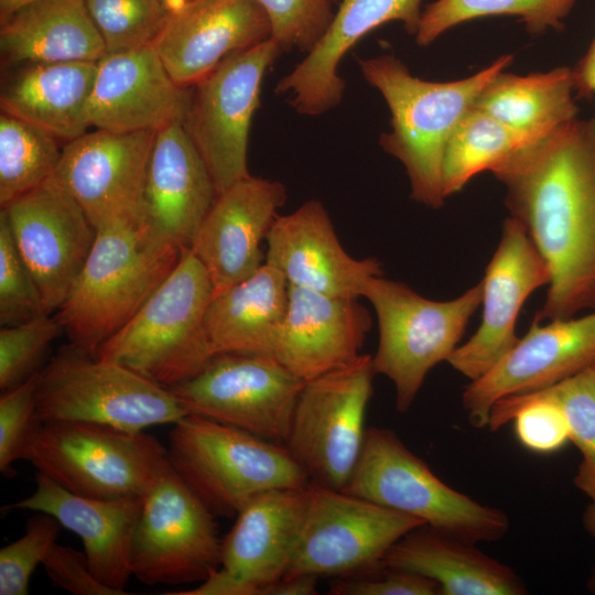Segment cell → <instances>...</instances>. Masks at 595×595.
<instances>
[{
    "label": "cell",
    "mask_w": 595,
    "mask_h": 595,
    "mask_svg": "<svg viewBox=\"0 0 595 595\" xmlns=\"http://www.w3.org/2000/svg\"><path fill=\"white\" fill-rule=\"evenodd\" d=\"M490 172L551 271L534 322L595 310V116L516 150Z\"/></svg>",
    "instance_id": "6da1fadb"
},
{
    "label": "cell",
    "mask_w": 595,
    "mask_h": 595,
    "mask_svg": "<svg viewBox=\"0 0 595 595\" xmlns=\"http://www.w3.org/2000/svg\"><path fill=\"white\" fill-rule=\"evenodd\" d=\"M512 60L501 55L469 77L429 82L413 76L393 55L358 58L363 77L381 94L391 116L390 130L379 143L404 166L413 201L432 209L442 207L448 139L483 88Z\"/></svg>",
    "instance_id": "7a4b0ae2"
},
{
    "label": "cell",
    "mask_w": 595,
    "mask_h": 595,
    "mask_svg": "<svg viewBox=\"0 0 595 595\" xmlns=\"http://www.w3.org/2000/svg\"><path fill=\"white\" fill-rule=\"evenodd\" d=\"M182 255L150 229L141 208L97 228L87 261L57 310L72 345L95 355L140 310Z\"/></svg>",
    "instance_id": "3957f363"
},
{
    "label": "cell",
    "mask_w": 595,
    "mask_h": 595,
    "mask_svg": "<svg viewBox=\"0 0 595 595\" xmlns=\"http://www.w3.org/2000/svg\"><path fill=\"white\" fill-rule=\"evenodd\" d=\"M214 296L191 249L132 318L95 353L171 388L198 374L214 356L206 326Z\"/></svg>",
    "instance_id": "277c9868"
},
{
    "label": "cell",
    "mask_w": 595,
    "mask_h": 595,
    "mask_svg": "<svg viewBox=\"0 0 595 595\" xmlns=\"http://www.w3.org/2000/svg\"><path fill=\"white\" fill-rule=\"evenodd\" d=\"M166 450L172 469L215 517H236L263 491L310 484L284 445L196 414L173 423Z\"/></svg>",
    "instance_id": "5b68a950"
},
{
    "label": "cell",
    "mask_w": 595,
    "mask_h": 595,
    "mask_svg": "<svg viewBox=\"0 0 595 595\" xmlns=\"http://www.w3.org/2000/svg\"><path fill=\"white\" fill-rule=\"evenodd\" d=\"M343 491L412 516L444 534L478 543L502 539L509 518L443 483L386 428L370 426Z\"/></svg>",
    "instance_id": "8992f818"
},
{
    "label": "cell",
    "mask_w": 595,
    "mask_h": 595,
    "mask_svg": "<svg viewBox=\"0 0 595 595\" xmlns=\"http://www.w3.org/2000/svg\"><path fill=\"white\" fill-rule=\"evenodd\" d=\"M63 488L90 498H143L170 467L167 450L145 433L80 422H44L24 458Z\"/></svg>",
    "instance_id": "52a82bcc"
},
{
    "label": "cell",
    "mask_w": 595,
    "mask_h": 595,
    "mask_svg": "<svg viewBox=\"0 0 595 595\" xmlns=\"http://www.w3.org/2000/svg\"><path fill=\"white\" fill-rule=\"evenodd\" d=\"M383 274L368 278L360 296L372 305L379 329L372 356L376 374L394 386L396 409L407 412L429 371L447 361L461 345L466 327L482 303V282L448 301L426 299L405 283Z\"/></svg>",
    "instance_id": "ba28073f"
},
{
    "label": "cell",
    "mask_w": 595,
    "mask_h": 595,
    "mask_svg": "<svg viewBox=\"0 0 595 595\" xmlns=\"http://www.w3.org/2000/svg\"><path fill=\"white\" fill-rule=\"evenodd\" d=\"M186 414L170 388L73 345L39 372L36 415L43 423L80 421L141 432Z\"/></svg>",
    "instance_id": "9c48e42d"
},
{
    "label": "cell",
    "mask_w": 595,
    "mask_h": 595,
    "mask_svg": "<svg viewBox=\"0 0 595 595\" xmlns=\"http://www.w3.org/2000/svg\"><path fill=\"white\" fill-rule=\"evenodd\" d=\"M376 375L372 356L305 381L285 447L311 484L343 490L360 456Z\"/></svg>",
    "instance_id": "30bf717a"
},
{
    "label": "cell",
    "mask_w": 595,
    "mask_h": 595,
    "mask_svg": "<svg viewBox=\"0 0 595 595\" xmlns=\"http://www.w3.org/2000/svg\"><path fill=\"white\" fill-rule=\"evenodd\" d=\"M282 52L273 39L219 63L192 89L183 126L203 158L217 195L250 176L249 131L260 106L263 77Z\"/></svg>",
    "instance_id": "8fae6325"
},
{
    "label": "cell",
    "mask_w": 595,
    "mask_h": 595,
    "mask_svg": "<svg viewBox=\"0 0 595 595\" xmlns=\"http://www.w3.org/2000/svg\"><path fill=\"white\" fill-rule=\"evenodd\" d=\"M421 520L343 490L307 486V502L284 576H349L382 566L390 548Z\"/></svg>",
    "instance_id": "7c38bea8"
},
{
    "label": "cell",
    "mask_w": 595,
    "mask_h": 595,
    "mask_svg": "<svg viewBox=\"0 0 595 595\" xmlns=\"http://www.w3.org/2000/svg\"><path fill=\"white\" fill-rule=\"evenodd\" d=\"M304 383L272 356L218 354L170 390L190 414L285 446Z\"/></svg>",
    "instance_id": "4fadbf2b"
},
{
    "label": "cell",
    "mask_w": 595,
    "mask_h": 595,
    "mask_svg": "<svg viewBox=\"0 0 595 595\" xmlns=\"http://www.w3.org/2000/svg\"><path fill=\"white\" fill-rule=\"evenodd\" d=\"M215 518L170 466L143 497L132 540V576L151 586L206 580L221 564Z\"/></svg>",
    "instance_id": "5bb4252c"
},
{
    "label": "cell",
    "mask_w": 595,
    "mask_h": 595,
    "mask_svg": "<svg viewBox=\"0 0 595 595\" xmlns=\"http://www.w3.org/2000/svg\"><path fill=\"white\" fill-rule=\"evenodd\" d=\"M1 213L47 312L58 310L87 261L97 229L53 177Z\"/></svg>",
    "instance_id": "9a60e30c"
},
{
    "label": "cell",
    "mask_w": 595,
    "mask_h": 595,
    "mask_svg": "<svg viewBox=\"0 0 595 595\" xmlns=\"http://www.w3.org/2000/svg\"><path fill=\"white\" fill-rule=\"evenodd\" d=\"M595 364V310L583 316L532 321L527 333L485 375L472 380L462 403L474 428L488 426L500 399L538 391Z\"/></svg>",
    "instance_id": "2e32d148"
},
{
    "label": "cell",
    "mask_w": 595,
    "mask_h": 595,
    "mask_svg": "<svg viewBox=\"0 0 595 595\" xmlns=\"http://www.w3.org/2000/svg\"><path fill=\"white\" fill-rule=\"evenodd\" d=\"M480 282L479 326L447 359L470 381L490 370L518 343L516 323L523 303L551 282L545 259L523 226L510 216L502 223L500 240Z\"/></svg>",
    "instance_id": "e0dca14e"
},
{
    "label": "cell",
    "mask_w": 595,
    "mask_h": 595,
    "mask_svg": "<svg viewBox=\"0 0 595 595\" xmlns=\"http://www.w3.org/2000/svg\"><path fill=\"white\" fill-rule=\"evenodd\" d=\"M155 131L95 129L67 142L53 178L97 229L141 208Z\"/></svg>",
    "instance_id": "ac0fdd59"
},
{
    "label": "cell",
    "mask_w": 595,
    "mask_h": 595,
    "mask_svg": "<svg viewBox=\"0 0 595 595\" xmlns=\"http://www.w3.org/2000/svg\"><path fill=\"white\" fill-rule=\"evenodd\" d=\"M285 201L281 182L252 175L216 196L191 247L209 275L214 295L264 264L261 244Z\"/></svg>",
    "instance_id": "d6986e66"
},
{
    "label": "cell",
    "mask_w": 595,
    "mask_h": 595,
    "mask_svg": "<svg viewBox=\"0 0 595 595\" xmlns=\"http://www.w3.org/2000/svg\"><path fill=\"white\" fill-rule=\"evenodd\" d=\"M192 89L172 78L153 46L107 54L97 63L88 119L95 129L156 131L183 122Z\"/></svg>",
    "instance_id": "ffe728a7"
},
{
    "label": "cell",
    "mask_w": 595,
    "mask_h": 595,
    "mask_svg": "<svg viewBox=\"0 0 595 595\" xmlns=\"http://www.w3.org/2000/svg\"><path fill=\"white\" fill-rule=\"evenodd\" d=\"M266 262L292 286L345 298H359L364 282L383 274L375 258L356 259L340 245L331 217L318 199L278 215L267 238Z\"/></svg>",
    "instance_id": "44dd1931"
},
{
    "label": "cell",
    "mask_w": 595,
    "mask_h": 595,
    "mask_svg": "<svg viewBox=\"0 0 595 595\" xmlns=\"http://www.w3.org/2000/svg\"><path fill=\"white\" fill-rule=\"evenodd\" d=\"M270 37L255 0H197L171 12L152 46L176 83L193 86L228 56Z\"/></svg>",
    "instance_id": "7402d4cb"
},
{
    "label": "cell",
    "mask_w": 595,
    "mask_h": 595,
    "mask_svg": "<svg viewBox=\"0 0 595 595\" xmlns=\"http://www.w3.org/2000/svg\"><path fill=\"white\" fill-rule=\"evenodd\" d=\"M216 196L183 122L156 130L141 196V214L150 229L183 251L191 249Z\"/></svg>",
    "instance_id": "603a6c76"
},
{
    "label": "cell",
    "mask_w": 595,
    "mask_h": 595,
    "mask_svg": "<svg viewBox=\"0 0 595 595\" xmlns=\"http://www.w3.org/2000/svg\"><path fill=\"white\" fill-rule=\"evenodd\" d=\"M422 0H340L337 11L315 46L275 86L289 95L293 109L304 116H318L338 106L345 82L338 66L345 54L367 33L381 24L399 21L415 35Z\"/></svg>",
    "instance_id": "cb8c5ba5"
},
{
    "label": "cell",
    "mask_w": 595,
    "mask_h": 595,
    "mask_svg": "<svg viewBox=\"0 0 595 595\" xmlns=\"http://www.w3.org/2000/svg\"><path fill=\"white\" fill-rule=\"evenodd\" d=\"M32 495L3 507L44 512L74 532L84 545L90 569L108 587L127 594L132 576L131 549L143 498L97 499L74 494L36 472Z\"/></svg>",
    "instance_id": "d4e9b609"
},
{
    "label": "cell",
    "mask_w": 595,
    "mask_h": 595,
    "mask_svg": "<svg viewBox=\"0 0 595 595\" xmlns=\"http://www.w3.org/2000/svg\"><path fill=\"white\" fill-rule=\"evenodd\" d=\"M371 324L358 298L290 285L288 311L273 357L302 380H311L360 356Z\"/></svg>",
    "instance_id": "484cf974"
},
{
    "label": "cell",
    "mask_w": 595,
    "mask_h": 595,
    "mask_svg": "<svg viewBox=\"0 0 595 595\" xmlns=\"http://www.w3.org/2000/svg\"><path fill=\"white\" fill-rule=\"evenodd\" d=\"M307 486L255 496L221 539L220 567L252 586L257 595L289 569L304 519Z\"/></svg>",
    "instance_id": "4316f807"
},
{
    "label": "cell",
    "mask_w": 595,
    "mask_h": 595,
    "mask_svg": "<svg viewBox=\"0 0 595 595\" xmlns=\"http://www.w3.org/2000/svg\"><path fill=\"white\" fill-rule=\"evenodd\" d=\"M11 68L1 88V112L33 123L66 143L91 127L88 105L97 63H36Z\"/></svg>",
    "instance_id": "83f0119b"
},
{
    "label": "cell",
    "mask_w": 595,
    "mask_h": 595,
    "mask_svg": "<svg viewBox=\"0 0 595 595\" xmlns=\"http://www.w3.org/2000/svg\"><path fill=\"white\" fill-rule=\"evenodd\" d=\"M0 53L8 67L95 62L107 55L84 0H33L0 20Z\"/></svg>",
    "instance_id": "f1b7e54d"
},
{
    "label": "cell",
    "mask_w": 595,
    "mask_h": 595,
    "mask_svg": "<svg viewBox=\"0 0 595 595\" xmlns=\"http://www.w3.org/2000/svg\"><path fill=\"white\" fill-rule=\"evenodd\" d=\"M383 566L405 570L435 581L441 595H524L527 586L508 565L474 543L421 526L397 541Z\"/></svg>",
    "instance_id": "f546056e"
},
{
    "label": "cell",
    "mask_w": 595,
    "mask_h": 595,
    "mask_svg": "<svg viewBox=\"0 0 595 595\" xmlns=\"http://www.w3.org/2000/svg\"><path fill=\"white\" fill-rule=\"evenodd\" d=\"M290 284L264 264L246 280L213 296L206 316L214 356H272L286 315Z\"/></svg>",
    "instance_id": "4dcf8cb0"
},
{
    "label": "cell",
    "mask_w": 595,
    "mask_h": 595,
    "mask_svg": "<svg viewBox=\"0 0 595 595\" xmlns=\"http://www.w3.org/2000/svg\"><path fill=\"white\" fill-rule=\"evenodd\" d=\"M574 90L573 71L566 66L528 75L502 71L483 88L473 107L541 139L577 117Z\"/></svg>",
    "instance_id": "1f68e13d"
},
{
    "label": "cell",
    "mask_w": 595,
    "mask_h": 595,
    "mask_svg": "<svg viewBox=\"0 0 595 595\" xmlns=\"http://www.w3.org/2000/svg\"><path fill=\"white\" fill-rule=\"evenodd\" d=\"M534 139L472 107L451 134L443 159L445 198L462 191L483 171Z\"/></svg>",
    "instance_id": "d6a6232c"
},
{
    "label": "cell",
    "mask_w": 595,
    "mask_h": 595,
    "mask_svg": "<svg viewBox=\"0 0 595 595\" xmlns=\"http://www.w3.org/2000/svg\"><path fill=\"white\" fill-rule=\"evenodd\" d=\"M62 149L58 139L46 130L1 112V208L52 178L58 165Z\"/></svg>",
    "instance_id": "836d02e7"
},
{
    "label": "cell",
    "mask_w": 595,
    "mask_h": 595,
    "mask_svg": "<svg viewBox=\"0 0 595 595\" xmlns=\"http://www.w3.org/2000/svg\"><path fill=\"white\" fill-rule=\"evenodd\" d=\"M576 0H436L422 11L415 42L428 46L455 25L473 19L516 17L528 32L561 30Z\"/></svg>",
    "instance_id": "e575fe53"
},
{
    "label": "cell",
    "mask_w": 595,
    "mask_h": 595,
    "mask_svg": "<svg viewBox=\"0 0 595 595\" xmlns=\"http://www.w3.org/2000/svg\"><path fill=\"white\" fill-rule=\"evenodd\" d=\"M107 54L152 46L171 11L163 0H84Z\"/></svg>",
    "instance_id": "d590c367"
},
{
    "label": "cell",
    "mask_w": 595,
    "mask_h": 595,
    "mask_svg": "<svg viewBox=\"0 0 595 595\" xmlns=\"http://www.w3.org/2000/svg\"><path fill=\"white\" fill-rule=\"evenodd\" d=\"M529 393L552 400L563 410L570 441L582 456L573 483L595 500V364L573 377Z\"/></svg>",
    "instance_id": "8d00e7d4"
},
{
    "label": "cell",
    "mask_w": 595,
    "mask_h": 595,
    "mask_svg": "<svg viewBox=\"0 0 595 595\" xmlns=\"http://www.w3.org/2000/svg\"><path fill=\"white\" fill-rule=\"evenodd\" d=\"M510 421L518 441L530 452L552 454L570 442V428L561 407L534 393L509 396L491 407L488 420L491 431Z\"/></svg>",
    "instance_id": "74e56055"
},
{
    "label": "cell",
    "mask_w": 595,
    "mask_h": 595,
    "mask_svg": "<svg viewBox=\"0 0 595 595\" xmlns=\"http://www.w3.org/2000/svg\"><path fill=\"white\" fill-rule=\"evenodd\" d=\"M57 317L50 314L31 321L1 326L0 389L10 390L41 371L48 346L63 332Z\"/></svg>",
    "instance_id": "f35d334b"
},
{
    "label": "cell",
    "mask_w": 595,
    "mask_h": 595,
    "mask_svg": "<svg viewBox=\"0 0 595 595\" xmlns=\"http://www.w3.org/2000/svg\"><path fill=\"white\" fill-rule=\"evenodd\" d=\"M46 314L40 289L0 212V324L17 325Z\"/></svg>",
    "instance_id": "ab89813d"
},
{
    "label": "cell",
    "mask_w": 595,
    "mask_h": 595,
    "mask_svg": "<svg viewBox=\"0 0 595 595\" xmlns=\"http://www.w3.org/2000/svg\"><path fill=\"white\" fill-rule=\"evenodd\" d=\"M62 524L51 515L29 518L23 536L0 550V595H26L35 567L56 543Z\"/></svg>",
    "instance_id": "60d3db41"
},
{
    "label": "cell",
    "mask_w": 595,
    "mask_h": 595,
    "mask_svg": "<svg viewBox=\"0 0 595 595\" xmlns=\"http://www.w3.org/2000/svg\"><path fill=\"white\" fill-rule=\"evenodd\" d=\"M266 12L271 39L282 51L309 53L327 30L335 0H255Z\"/></svg>",
    "instance_id": "b9f144b4"
},
{
    "label": "cell",
    "mask_w": 595,
    "mask_h": 595,
    "mask_svg": "<svg viewBox=\"0 0 595 595\" xmlns=\"http://www.w3.org/2000/svg\"><path fill=\"white\" fill-rule=\"evenodd\" d=\"M39 372L0 397V470L13 474L12 464L23 459L41 422L36 415Z\"/></svg>",
    "instance_id": "7bdbcfd3"
},
{
    "label": "cell",
    "mask_w": 595,
    "mask_h": 595,
    "mask_svg": "<svg viewBox=\"0 0 595 595\" xmlns=\"http://www.w3.org/2000/svg\"><path fill=\"white\" fill-rule=\"evenodd\" d=\"M42 565L52 584L73 595H121L93 573L85 552L55 543Z\"/></svg>",
    "instance_id": "ee69618b"
},
{
    "label": "cell",
    "mask_w": 595,
    "mask_h": 595,
    "mask_svg": "<svg viewBox=\"0 0 595 595\" xmlns=\"http://www.w3.org/2000/svg\"><path fill=\"white\" fill-rule=\"evenodd\" d=\"M334 595H436L440 585L423 575L405 570L381 566L376 574L345 578L329 589Z\"/></svg>",
    "instance_id": "f6af8a7d"
},
{
    "label": "cell",
    "mask_w": 595,
    "mask_h": 595,
    "mask_svg": "<svg viewBox=\"0 0 595 595\" xmlns=\"http://www.w3.org/2000/svg\"><path fill=\"white\" fill-rule=\"evenodd\" d=\"M176 595H257L256 589L223 567H218L198 586L186 591L169 593Z\"/></svg>",
    "instance_id": "bcb514c9"
},
{
    "label": "cell",
    "mask_w": 595,
    "mask_h": 595,
    "mask_svg": "<svg viewBox=\"0 0 595 595\" xmlns=\"http://www.w3.org/2000/svg\"><path fill=\"white\" fill-rule=\"evenodd\" d=\"M317 581L313 575L283 576L267 585L261 595H313L317 593Z\"/></svg>",
    "instance_id": "7dc6e473"
},
{
    "label": "cell",
    "mask_w": 595,
    "mask_h": 595,
    "mask_svg": "<svg viewBox=\"0 0 595 595\" xmlns=\"http://www.w3.org/2000/svg\"><path fill=\"white\" fill-rule=\"evenodd\" d=\"M572 71L575 90L586 97L595 96V37L587 53Z\"/></svg>",
    "instance_id": "c3c4849f"
},
{
    "label": "cell",
    "mask_w": 595,
    "mask_h": 595,
    "mask_svg": "<svg viewBox=\"0 0 595 595\" xmlns=\"http://www.w3.org/2000/svg\"><path fill=\"white\" fill-rule=\"evenodd\" d=\"M583 524L586 531L595 539V500H591L589 505L583 512ZM589 589L595 593V571L589 580Z\"/></svg>",
    "instance_id": "681fc988"
},
{
    "label": "cell",
    "mask_w": 595,
    "mask_h": 595,
    "mask_svg": "<svg viewBox=\"0 0 595 595\" xmlns=\"http://www.w3.org/2000/svg\"><path fill=\"white\" fill-rule=\"evenodd\" d=\"M33 0H0V20L9 17L13 11Z\"/></svg>",
    "instance_id": "f907efd6"
},
{
    "label": "cell",
    "mask_w": 595,
    "mask_h": 595,
    "mask_svg": "<svg viewBox=\"0 0 595 595\" xmlns=\"http://www.w3.org/2000/svg\"><path fill=\"white\" fill-rule=\"evenodd\" d=\"M197 0H163L171 12L177 11Z\"/></svg>",
    "instance_id": "816d5d0a"
},
{
    "label": "cell",
    "mask_w": 595,
    "mask_h": 595,
    "mask_svg": "<svg viewBox=\"0 0 595 595\" xmlns=\"http://www.w3.org/2000/svg\"><path fill=\"white\" fill-rule=\"evenodd\" d=\"M338 1H340V0H335V2H338Z\"/></svg>",
    "instance_id": "f5cc1de1"
}]
</instances>
